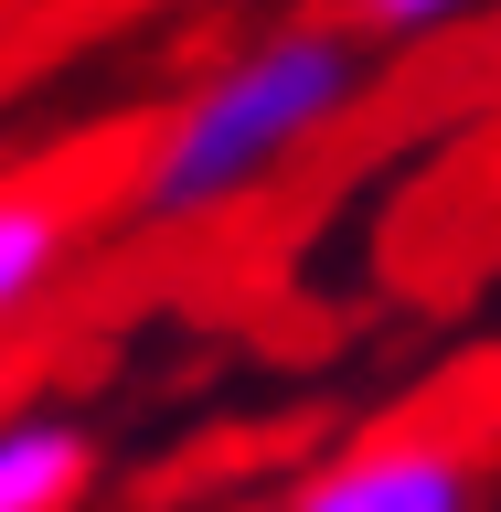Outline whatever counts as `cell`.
<instances>
[{"mask_svg":"<svg viewBox=\"0 0 501 512\" xmlns=\"http://www.w3.org/2000/svg\"><path fill=\"white\" fill-rule=\"evenodd\" d=\"M363 96V32L342 22H278L235 43L203 86L150 128V150L128 171V214L139 224H203L235 214L256 182H278L320 128Z\"/></svg>","mask_w":501,"mask_h":512,"instance_id":"1","label":"cell"},{"mask_svg":"<svg viewBox=\"0 0 501 512\" xmlns=\"http://www.w3.org/2000/svg\"><path fill=\"white\" fill-rule=\"evenodd\" d=\"M96 491V427L54 406L0 416V512H86Z\"/></svg>","mask_w":501,"mask_h":512,"instance_id":"4","label":"cell"},{"mask_svg":"<svg viewBox=\"0 0 501 512\" xmlns=\"http://www.w3.org/2000/svg\"><path fill=\"white\" fill-rule=\"evenodd\" d=\"M363 11V32H384V43H416V32H448L459 11H480V0H352Z\"/></svg>","mask_w":501,"mask_h":512,"instance_id":"5","label":"cell"},{"mask_svg":"<svg viewBox=\"0 0 501 512\" xmlns=\"http://www.w3.org/2000/svg\"><path fill=\"white\" fill-rule=\"evenodd\" d=\"M75 235H86V214L64 182H0V342L64 288Z\"/></svg>","mask_w":501,"mask_h":512,"instance_id":"3","label":"cell"},{"mask_svg":"<svg viewBox=\"0 0 501 512\" xmlns=\"http://www.w3.org/2000/svg\"><path fill=\"white\" fill-rule=\"evenodd\" d=\"M171 512H182V502H171Z\"/></svg>","mask_w":501,"mask_h":512,"instance_id":"6","label":"cell"},{"mask_svg":"<svg viewBox=\"0 0 501 512\" xmlns=\"http://www.w3.org/2000/svg\"><path fill=\"white\" fill-rule=\"evenodd\" d=\"M480 491H491L480 448L438 438V427H395V438L320 459L278 512H480Z\"/></svg>","mask_w":501,"mask_h":512,"instance_id":"2","label":"cell"}]
</instances>
